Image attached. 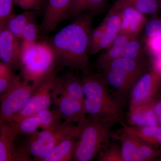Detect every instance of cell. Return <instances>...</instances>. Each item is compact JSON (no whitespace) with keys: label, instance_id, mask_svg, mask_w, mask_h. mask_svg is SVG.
I'll return each instance as SVG.
<instances>
[{"label":"cell","instance_id":"obj_1","mask_svg":"<svg viewBox=\"0 0 161 161\" xmlns=\"http://www.w3.org/2000/svg\"><path fill=\"white\" fill-rule=\"evenodd\" d=\"M95 14L86 12L75 18L71 23L54 35L48 42L57 59V67L90 70L88 52L89 38Z\"/></svg>","mask_w":161,"mask_h":161},{"label":"cell","instance_id":"obj_29","mask_svg":"<svg viewBox=\"0 0 161 161\" xmlns=\"http://www.w3.org/2000/svg\"><path fill=\"white\" fill-rule=\"evenodd\" d=\"M13 0H0V30L6 26V22L13 14Z\"/></svg>","mask_w":161,"mask_h":161},{"label":"cell","instance_id":"obj_19","mask_svg":"<svg viewBox=\"0 0 161 161\" xmlns=\"http://www.w3.org/2000/svg\"><path fill=\"white\" fill-rule=\"evenodd\" d=\"M77 138L76 136H71L62 140L42 161L73 160Z\"/></svg>","mask_w":161,"mask_h":161},{"label":"cell","instance_id":"obj_25","mask_svg":"<svg viewBox=\"0 0 161 161\" xmlns=\"http://www.w3.org/2000/svg\"><path fill=\"white\" fill-rule=\"evenodd\" d=\"M16 123L20 135H31L40 128V119L36 114L25 117Z\"/></svg>","mask_w":161,"mask_h":161},{"label":"cell","instance_id":"obj_9","mask_svg":"<svg viewBox=\"0 0 161 161\" xmlns=\"http://www.w3.org/2000/svg\"><path fill=\"white\" fill-rule=\"evenodd\" d=\"M130 95V108L160 98L161 74L158 70L151 65L136 82Z\"/></svg>","mask_w":161,"mask_h":161},{"label":"cell","instance_id":"obj_7","mask_svg":"<svg viewBox=\"0 0 161 161\" xmlns=\"http://www.w3.org/2000/svg\"><path fill=\"white\" fill-rule=\"evenodd\" d=\"M37 86L18 76L0 98V120H12L26 105Z\"/></svg>","mask_w":161,"mask_h":161},{"label":"cell","instance_id":"obj_10","mask_svg":"<svg viewBox=\"0 0 161 161\" xmlns=\"http://www.w3.org/2000/svg\"><path fill=\"white\" fill-rule=\"evenodd\" d=\"M55 78L53 89L52 98L57 107L61 119L72 123L79 124L85 120L86 114L84 102L69 96L64 92Z\"/></svg>","mask_w":161,"mask_h":161},{"label":"cell","instance_id":"obj_39","mask_svg":"<svg viewBox=\"0 0 161 161\" xmlns=\"http://www.w3.org/2000/svg\"><path fill=\"white\" fill-rule=\"evenodd\" d=\"M159 1L160 8L161 9V0H159Z\"/></svg>","mask_w":161,"mask_h":161},{"label":"cell","instance_id":"obj_17","mask_svg":"<svg viewBox=\"0 0 161 161\" xmlns=\"http://www.w3.org/2000/svg\"><path fill=\"white\" fill-rule=\"evenodd\" d=\"M152 102L130 108L128 125L137 127L157 125V117L151 109Z\"/></svg>","mask_w":161,"mask_h":161},{"label":"cell","instance_id":"obj_31","mask_svg":"<svg viewBox=\"0 0 161 161\" xmlns=\"http://www.w3.org/2000/svg\"><path fill=\"white\" fill-rule=\"evenodd\" d=\"M8 65L0 60V76L9 80H14L18 76Z\"/></svg>","mask_w":161,"mask_h":161},{"label":"cell","instance_id":"obj_38","mask_svg":"<svg viewBox=\"0 0 161 161\" xmlns=\"http://www.w3.org/2000/svg\"><path fill=\"white\" fill-rule=\"evenodd\" d=\"M158 160L161 161V154L158 157V158H157Z\"/></svg>","mask_w":161,"mask_h":161},{"label":"cell","instance_id":"obj_23","mask_svg":"<svg viewBox=\"0 0 161 161\" xmlns=\"http://www.w3.org/2000/svg\"><path fill=\"white\" fill-rule=\"evenodd\" d=\"M144 44L138 37L131 39L126 43L123 51V58L133 60H145Z\"/></svg>","mask_w":161,"mask_h":161},{"label":"cell","instance_id":"obj_27","mask_svg":"<svg viewBox=\"0 0 161 161\" xmlns=\"http://www.w3.org/2000/svg\"><path fill=\"white\" fill-rule=\"evenodd\" d=\"M125 46H109L98 57L96 61L97 66L102 69L112 60L121 58Z\"/></svg>","mask_w":161,"mask_h":161},{"label":"cell","instance_id":"obj_2","mask_svg":"<svg viewBox=\"0 0 161 161\" xmlns=\"http://www.w3.org/2000/svg\"><path fill=\"white\" fill-rule=\"evenodd\" d=\"M86 115L114 124L122 115L121 106L112 98L102 76L91 73H83L81 79Z\"/></svg>","mask_w":161,"mask_h":161},{"label":"cell","instance_id":"obj_6","mask_svg":"<svg viewBox=\"0 0 161 161\" xmlns=\"http://www.w3.org/2000/svg\"><path fill=\"white\" fill-rule=\"evenodd\" d=\"M80 127L72 123L64 121L57 125L29 135L24 149L35 160L42 161L59 142L66 137H78Z\"/></svg>","mask_w":161,"mask_h":161},{"label":"cell","instance_id":"obj_3","mask_svg":"<svg viewBox=\"0 0 161 161\" xmlns=\"http://www.w3.org/2000/svg\"><path fill=\"white\" fill-rule=\"evenodd\" d=\"M56 55L48 42L22 41L20 70L22 79L38 86L56 73Z\"/></svg>","mask_w":161,"mask_h":161},{"label":"cell","instance_id":"obj_5","mask_svg":"<svg viewBox=\"0 0 161 161\" xmlns=\"http://www.w3.org/2000/svg\"><path fill=\"white\" fill-rule=\"evenodd\" d=\"M149 68L145 60L121 57L112 60L101 69L102 77L106 83L122 98L130 94L136 82Z\"/></svg>","mask_w":161,"mask_h":161},{"label":"cell","instance_id":"obj_28","mask_svg":"<svg viewBox=\"0 0 161 161\" xmlns=\"http://www.w3.org/2000/svg\"><path fill=\"white\" fill-rule=\"evenodd\" d=\"M39 29L35 18L32 19L25 26L21 36V40L29 43L38 41Z\"/></svg>","mask_w":161,"mask_h":161},{"label":"cell","instance_id":"obj_14","mask_svg":"<svg viewBox=\"0 0 161 161\" xmlns=\"http://www.w3.org/2000/svg\"><path fill=\"white\" fill-rule=\"evenodd\" d=\"M119 8L121 16L120 32L132 38L138 37L141 32L148 22L145 14L133 7L121 5L115 2Z\"/></svg>","mask_w":161,"mask_h":161},{"label":"cell","instance_id":"obj_26","mask_svg":"<svg viewBox=\"0 0 161 161\" xmlns=\"http://www.w3.org/2000/svg\"><path fill=\"white\" fill-rule=\"evenodd\" d=\"M97 157V160L99 161H123L121 147L117 143H109L99 151Z\"/></svg>","mask_w":161,"mask_h":161},{"label":"cell","instance_id":"obj_8","mask_svg":"<svg viewBox=\"0 0 161 161\" xmlns=\"http://www.w3.org/2000/svg\"><path fill=\"white\" fill-rule=\"evenodd\" d=\"M112 138L121 143L123 161H150L157 159L161 154V148L147 144L136 136L121 129L112 133Z\"/></svg>","mask_w":161,"mask_h":161},{"label":"cell","instance_id":"obj_40","mask_svg":"<svg viewBox=\"0 0 161 161\" xmlns=\"http://www.w3.org/2000/svg\"><path fill=\"white\" fill-rule=\"evenodd\" d=\"M1 122H2V121L0 120V125H1Z\"/></svg>","mask_w":161,"mask_h":161},{"label":"cell","instance_id":"obj_12","mask_svg":"<svg viewBox=\"0 0 161 161\" xmlns=\"http://www.w3.org/2000/svg\"><path fill=\"white\" fill-rule=\"evenodd\" d=\"M21 43L6 26L0 30V60L13 70L20 69Z\"/></svg>","mask_w":161,"mask_h":161},{"label":"cell","instance_id":"obj_35","mask_svg":"<svg viewBox=\"0 0 161 161\" xmlns=\"http://www.w3.org/2000/svg\"><path fill=\"white\" fill-rule=\"evenodd\" d=\"M153 66L155 67L159 71L161 74V59L157 60L154 62L153 64Z\"/></svg>","mask_w":161,"mask_h":161},{"label":"cell","instance_id":"obj_30","mask_svg":"<svg viewBox=\"0 0 161 161\" xmlns=\"http://www.w3.org/2000/svg\"><path fill=\"white\" fill-rule=\"evenodd\" d=\"M145 37L153 36L161 37V19L154 18L148 21L144 28Z\"/></svg>","mask_w":161,"mask_h":161},{"label":"cell","instance_id":"obj_33","mask_svg":"<svg viewBox=\"0 0 161 161\" xmlns=\"http://www.w3.org/2000/svg\"><path fill=\"white\" fill-rule=\"evenodd\" d=\"M14 80H9L0 76V98L9 89Z\"/></svg>","mask_w":161,"mask_h":161},{"label":"cell","instance_id":"obj_16","mask_svg":"<svg viewBox=\"0 0 161 161\" xmlns=\"http://www.w3.org/2000/svg\"><path fill=\"white\" fill-rule=\"evenodd\" d=\"M103 21L105 26V32L98 47L99 52L108 48L120 32V10L118 6L115 3L108 12Z\"/></svg>","mask_w":161,"mask_h":161},{"label":"cell","instance_id":"obj_41","mask_svg":"<svg viewBox=\"0 0 161 161\" xmlns=\"http://www.w3.org/2000/svg\"><path fill=\"white\" fill-rule=\"evenodd\" d=\"M160 98H161V96H160Z\"/></svg>","mask_w":161,"mask_h":161},{"label":"cell","instance_id":"obj_34","mask_svg":"<svg viewBox=\"0 0 161 161\" xmlns=\"http://www.w3.org/2000/svg\"><path fill=\"white\" fill-rule=\"evenodd\" d=\"M151 109L157 117L161 115V99L157 98L151 103Z\"/></svg>","mask_w":161,"mask_h":161},{"label":"cell","instance_id":"obj_15","mask_svg":"<svg viewBox=\"0 0 161 161\" xmlns=\"http://www.w3.org/2000/svg\"><path fill=\"white\" fill-rule=\"evenodd\" d=\"M17 125L13 121H3L0 125V161H16L15 142L19 135Z\"/></svg>","mask_w":161,"mask_h":161},{"label":"cell","instance_id":"obj_24","mask_svg":"<svg viewBox=\"0 0 161 161\" xmlns=\"http://www.w3.org/2000/svg\"><path fill=\"white\" fill-rule=\"evenodd\" d=\"M105 32V26L103 21L98 26L92 29L89 38L88 52L89 56L98 53L99 44L103 39Z\"/></svg>","mask_w":161,"mask_h":161},{"label":"cell","instance_id":"obj_37","mask_svg":"<svg viewBox=\"0 0 161 161\" xmlns=\"http://www.w3.org/2000/svg\"><path fill=\"white\" fill-rule=\"evenodd\" d=\"M157 120L158 125L161 126V115L157 117Z\"/></svg>","mask_w":161,"mask_h":161},{"label":"cell","instance_id":"obj_4","mask_svg":"<svg viewBox=\"0 0 161 161\" xmlns=\"http://www.w3.org/2000/svg\"><path fill=\"white\" fill-rule=\"evenodd\" d=\"M78 125L80 130L73 160L92 161L109 143L112 134L111 129L114 124L88 116Z\"/></svg>","mask_w":161,"mask_h":161},{"label":"cell","instance_id":"obj_18","mask_svg":"<svg viewBox=\"0 0 161 161\" xmlns=\"http://www.w3.org/2000/svg\"><path fill=\"white\" fill-rule=\"evenodd\" d=\"M124 131L136 136L147 144L161 148V126H146L137 127L123 124Z\"/></svg>","mask_w":161,"mask_h":161},{"label":"cell","instance_id":"obj_11","mask_svg":"<svg viewBox=\"0 0 161 161\" xmlns=\"http://www.w3.org/2000/svg\"><path fill=\"white\" fill-rule=\"evenodd\" d=\"M56 75V73H53L38 86L26 105L11 121L18 123L25 117L49 109L53 99L52 89Z\"/></svg>","mask_w":161,"mask_h":161},{"label":"cell","instance_id":"obj_36","mask_svg":"<svg viewBox=\"0 0 161 161\" xmlns=\"http://www.w3.org/2000/svg\"><path fill=\"white\" fill-rule=\"evenodd\" d=\"M13 1L14 3L16 4L17 5H19L21 8L22 6H23V2H24V0H13Z\"/></svg>","mask_w":161,"mask_h":161},{"label":"cell","instance_id":"obj_13","mask_svg":"<svg viewBox=\"0 0 161 161\" xmlns=\"http://www.w3.org/2000/svg\"><path fill=\"white\" fill-rule=\"evenodd\" d=\"M72 0H47L41 29L45 33L54 31L62 21L69 17Z\"/></svg>","mask_w":161,"mask_h":161},{"label":"cell","instance_id":"obj_32","mask_svg":"<svg viewBox=\"0 0 161 161\" xmlns=\"http://www.w3.org/2000/svg\"><path fill=\"white\" fill-rule=\"evenodd\" d=\"M42 0H24L21 8L25 10H35L40 9Z\"/></svg>","mask_w":161,"mask_h":161},{"label":"cell","instance_id":"obj_22","mask_svg":"<svg viewBox=\"0 0 161 161\" xmlns=\"http://www.w3.org/2000/svg\"><path fill=\"white\" fill-rule=\"evenodd\" d=\"M34 18L33 10H26L25 12L18 14H13L7 20L6 27L16 37L20 40L25 26Z\"/></svg>","mask_w":161,"mask_h":161},{"label":"cell","instance_id":"obj_21","mask_svg":"<svg viewBox=\"0 0 161 161\" xmlns=\"http://www.w3.org/2000/svg\"><path fill=\"white\" fill-rule=\"evenodd\" d=\"M108 0H72L69 10V17L75 18L86 12L95 15L100 13Z\"/></svg>","mask_w":161,"mask_h":161},{"label":"cell","instance_id":"obj_20","mask_svg":"<svg viewBox=\"0 0 161 161\" xmlns=\"http://www.w3.org/2000/svg\"><path fill=\"white\" fill-rule=\"evenodd\" d=\"M57 82L64 92L73 98L84 102L83 89L81 80L72 72H68L61 77L57 76Z\"/></svg>","mask_w":161,"mask_h":161}]
</instances>
